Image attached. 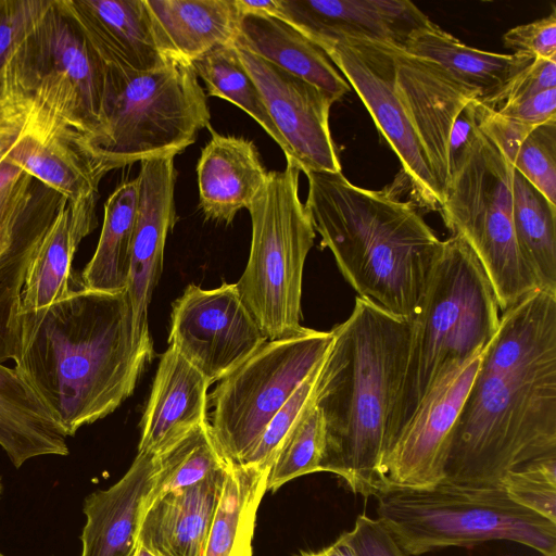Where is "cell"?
I'll return each instance as SVG.
<instances>
[{"label":"cell","mask_w":556,"mask_h":556,"mask_svg":"<svg viewBox=\"0 0 556 556\" xmlns=\"http://www.w3.org/2000/svg\"><path fill=\"white\" fill-rule=\"evenodd\" d=\"M556 456V293L503 312L452 430L445 478L500 486L510 470Z\"/></svg>","instance_id":"6da1fadb"},{"label":"cell","mask_w":556,"mask_h":556,"mask_svg":"<svg viewBox=\"0 0 556 556\" xmlns=\"http://www.w3.org/2000/svg\"><path fill=\"white\" fill-rule=\"evenodd\" d=\"M153 355L136 343L126 290L81 286L46 308L18 314L14 369L67 437L119 407Z\"/></svg>","instance_id":"7a4b0ae2"},{"label":"cell","mask_w":556,"mask_h":556,"mask_svg":"<svg viewBox=\"0 0 556 556\" xmlns=\"http://www.w3.org/2000/svg\"><path fill=\"white\" fill-rule=\"evenodd\" d=\"M331 333L315 386V404L325 422L319 471L342 478L354 493L375 496L410 325L357 295L351 315Z\"/></svg>","instance_id":"3957f363"},{"label":"cell","mask_w":556,"mask_h":556,"mask_svg":"<svg viewBox=\"0 0 556 556\" xmlns=\"http://www.w3.org/2000/svg\"><path fill=\"white\" fill-rule=\"evenodd\" d=\"M305 175V210L344 279L358 296L409 321L443 241L409 201L355 186L342 172Z\"/></svg>","instance_id":"277c9868"},{"label":"cell","mask_w":556,"mask_h":556,"mask_svg":"<svg viewBox=\"0 0 556 556\" xmlns=\"http://www.w3.org/2000/svg\"><path fill=\"white\" fill-rule=\"evenodd\" d=\"M498 311L477 256L460 236L452 235L442 243L422 300L409 320L407 358L389 415L383 453L440 377L485 349L497 331Z\"/></svg>","instance_id":"5b68a950"},{"label":"cell","mask_w":556,"mask_h":556,"mask_svg":"<svg viewBox=\"0 0 556 556\" xmlns=\"http://www.w3.org/2000/svg\"><path fill=\"white\" fill-rule=\"evenodd\" d=\"M375 496L377 519L407 556L492 540L556 556V523L511 501L501 485L442 480L422 489H386Z\"/></svg>","instance_id":"8992f818"},{"label":"cell","mask_w":556,"mask_h":556,"mask_svg":"<svg viewBox=\"0 0 556 556\" xmlns=\"http://www.w3.org/2000/svg\"><path fill=\"white\" fill-rule=\"evenodd\" d=\"M104 65V135L97 151L116 168L176 156L210 127L206 94L191 64L173 60L148 72Z\"/></svg>","instance_id":"52a82bcc"},{"label":"cell","mask_w":556,"mask_h":556,"mask_svg":"<svg viewBox=\"0 0 556 556\" xmlns=\"http://www.w3.org/2000/svg\"><path fill=\"white\" fill-rule=\"evenodd\" d=\"M248 208L252 238L245 269L236 288L267 340L301 332L302 279L315 230L299 195L300 169L286 159Z\"/></svg>","instance_id":"ba28073f"},{"label":"cell","mask_w":556,"mask_h":556,"mask_svg":"<svg viewBox=\"0 0 556 556\" xmlns=\"http://www.w3.org/2000/svg\"><path fill=\"white\" fill-rule=\"evenodd\" d=\"M513 173L506 155L481 130L439 208L446 228L477 256L503 312L540 290L515 237Z\"/></svg>","instance_id":"9c48e42d"},{"label":"cell","mask_w":556,"mask_h":556,"mask_svg":"<svg viewBox=\"0 0 556 556\" xmlns=\"http://www.w3.org/2000/svg\"><path fill=\"white\" fill-rule=\"evenodd\" d=\"M0 141L8 148V161L68 201L73 233L80 243L97 227L99 185L115 165L34 91L0 100Z\"/></svg>","instance_id":"30bf717a"},{"label":"cell","mask_w":556,"mask_h":556,"mask_svg":"<svg viewBox=\"0 0 556 556\" xmlns=\"http://www.w3.org/2000/svg\"><path fill=\"white\" fill-rule=\"evenodd\" d=\"M331 331L304 328L267 340L254 354L219 380L208 400L212 437L224 459L240 464L296 388L324 361Z\"/></svg>","instance_id":"8fae6325"},{"label":"cell","mask_w":556,"mask_h":556,"mask_svg":"<svg viewBox=\"0 0 556 556\" xmlns=\"http://www.w3.org/2000/svg\"><path fill=\"white\" fill-rule=\"evenodd\" d=\"M321 49L354 88L399 157L418 205L439 211L443 194L401 97L391 45L349 38Z\"/></svg>","instance_id":"7c38bea8"},{"label":"cell","mask_w":556,"mask_h":556,"mask_svg":"<svg viewBox=\"0 0 556 556\" xmlns=\"http://www.w3.org/2000/svg\"><path fill=\"white\" fill-rule=\"evenodd\" d=\"M266 337L242 304L236 283H190L173 303L168 344L210 384L254 354Z\"/></svg>","instance_id":"4fadbf2b"},{"label":"cell","mask_w":556,"mask_h":556,"mask_svg":"<svg viewBox=\"0 0 556 556\" xmlns=\"http://www.w3.org/2000/svg\"><path fill=\"white\" fill-rule=\"evenodd\" d=\"M482 352L444 372L425 395L383 453L378 492L429 488L444 480L451 433Z\"/></svg>","instance_id":"5bb4252c"},{"label":"cell","mask_w":556,"mask_h":556,"mask_svg":"<svg viewBox=\"0 0 556 556\" xmlns=\"http://www.w3.org/2000/svg\"><path fill=\"white\" fill-rule=\"evenodd\" d=\"M287 152L301 172L340 173L339 153L329 127L334 102L315 85L239 48Z\"/></svg>","instance_id":"9a60e30c"},{"label":"cell","mask_w":556,"mask_h":556,"mask_svg":"<svg viewBox=\"0 0 556 556\" xmlns=\"http://www.w3.org/2000/svg\"><path fill=\"white\" fill-rule=\"evenodd\" d=\"M174 157L164 155L141 161L136 178L138 204L126 292L136 343L151 351L148 307L162 274L166 238L176 222Z\"/></svg>","instance_id":"2e32d148"},{"label":"cell","mask_w":556,"mask_h":556,"mask_svg":"<svg viewBox=\"0 0 556 556\" xmlns=\"http://www.w3.org/2000/svg\"><path fill=\"white\" fill-rule=\"evenodd\" d=\"M28 48L33 72L60 79L75 94L97 149L104 135L105 65L59 0H50Z\"/></svg>","instance_id":"e0dca14e"},{"label":"cell","mask_w":556,"mask_h":556,"mask_svg":"<svg viewBox=\"0 0 556 556\" xmlns=\"http://www.w3.org/2000/svg\"><path fill=\"white\" fill-rule=\"evenodd\" d=\"M401 97L444 195L450 180L447 144L452 125L476 91L439 63L392 46Z\"/></svg>","instance_id":"ac0fdd59"},{"label":"cell","mask_w":556,"mask_h":556,"mask_svg":"<svg viewBox=\"0 0 556 556\" xmlns=\"http://www.w3.org/2000/svg\"><path fill=\"white\" fill-rule=\"evenodd\" d=\"M320 48L367 39L403 48L430 20L408 0H279V16Z\"/></svg>","instance_id":"d6986e66"},{"label":"cell","mask_w":556,"mask_h":556,"mask_svg":"<svg viewBox=\"0 0 556 556\" xmlns=\"http://www.w3.org/2000/svg\"><path fill=\"white\" fill-rule=\"evenodd\" d=\"M104 63L148 72L175 60L165 51L147 0H59Z\"/></svg>","instance_id":"ffe728a7"},{"label":"cell","mask_w":556,"mask_h":556,"mask_svg":"<svg viewBox=\"0 0 556 556\" xmlns=\"http://www.w3.org/2000/svg\"><path fill=\"white\" fill-rule=\"evenodd\" d=\"M155 468V454L138 453L116 483L85 498L80 556H132Z\"/></svg>","instance_id":"44dd1931"},{"label":"cell","mask_w":556,"mask_h":556,"mask_svg":"<svg viewBox=\"0 0 556 556\" xmlns=\"http://www.w3.org/2000/svg\"><path fill=\"white\" fill-rule=\"evenodd\" d=\"M208 129L211 140L197 164L199 207L206 219L228 225L250 207L269 172L252 140Z\"/></svg>","instance_id":"7402d4cb"},{"label":"cell","mask_w":556,"mask_h":556,"mask_svg":"<svg viewBox=\"0 0 556 556\" xmlns=\"http://www.w3.org/2000/svg\"><path fill=\"white\" fill-rule=\"evenodd\" d=\"M211 384L168 348L161 356L140 422L138 453L159 454L207 420Z\"/></svg>","instance_id":"603a6c76"},{"label":"cell","mask_w":556,"mask_h":556,"mask_svg":"<svg viewBox=\"0 0 556 556\" xmlns=\"http://www.w3.org/2000/svg\"><path fill=\"white\" fill-rule=\"evenodd\" d=\"M227 469L156 500L142 515L138 543L159 556H203Z\"/></svg>","instance_id":"cb8c5ba5"},{"label":"cell","mask_w":556,"mask_h":556,"mask_svg":"<svg viewBox=\"0 0 556 556\" xmlns=\"http://www.w3.org/2000/svg\"><path fill=\"white\" fill-rule=\"evenodd\" d=\"M235 45L315 85L334 102L351 90L326 52L280 17L242 14Z\"/></svg>","instance_id":"d4e9b609"},{"label":"cell","mask_w":556,"mask_h":556,"mask_svg":"<svg viewBox=\"0 0 556 556\" xmlns=\"http://www.w3.org/2000/svg\"><path fill=\"white\" fill-rule=\"evenodd\" d=\"M159 38L175 60L191 64L235 42L241 20L236 0H147Z\"/></svg>","instance_id":"484cf974"},{"label":"cell","mask_w":556,"mask_h":556,"mask_svg":"<svg viewBox=\"0 0 556 556\" xmlns=\"http://www.w3.org/2000/svg\"><path fill=\"white\" fill-rule=\"evenodd\" d=\"M67 438L29 384L0 363V446L14 467L38 456L67 455Z\"/></svg>","instance_id":"4316f807"},{"label":"cell","mask_w":556,"mask_h":556,"mask_svg":"<svg viewBox=\"0 0 556 556\" xmlns=\"http://www.w3.org/2000/svg\"><path fill=\"white\" fill-rule=\"evenodd\" d=\"M402 49L439 63L458 81L476 91L483 105H488L535 60L516 53L500 54L468 47L431 21L414 30Z\"/></svg>","instance_id":"83f0119b"},{"label":"cell","mask_w":556,"mask_h":556,"mask_svg":"<svg viewBox=\"0 0 556 556\" xmlns=\"http://www.w3.org/2000/svg\"><path fill=\"white\" fill-rule=\"evenodd\" d=\"M78 245L71 205L59 195L26 271L18 314L46 308L75 290L72 262Z\"/></svg>","instance_id":"f1b7e54d"},{"label":"cell","mask_w":556,"mask_h":556,"mask_svg":"<svg viewBox=\"0 0 556 556\" xmlns=\"http://www.w3.org/2000/svg\"><path fill=\"white\" fill-rule=\"evenodd\" d=\"M137 204V179L122 182L108 198L96 251L81 273L85 288L112 293L126 290Z\"/></svg>","instance_id":"f546056e"},{"label":"cell","mask_w":556,"mask_h":556,"mask_svg":"<svg viewBox=\"0 0 556 556\" xmlns=\"http://www.w3.org/2000/svg\"><path fill=\"white\" fill-rule=\"evenodd\" d=\"M268 470L228 463L203 556H241L252 544L256 513L267 491Z\"/></svg>","instance_id":"4dcf8cb0"},{"label":"cell","mask_w":556,"mask_h":556,"mask_svg":"<svg viewBox=\"0 0 556 556\" xmlns=\"http://www.w3.org/2000/svg\"><path fill=\"white\" fill-rule=\"evenodd\" d=\"M513 222L519 251L539 289L556 293V205L515 169Z\"/></svg>","instance_id":"1f68e13d"},{"label":"cell","mask_w":556,"mask_h":556,"mask_svg":"<svg viewBox=\"0 0 556 556\" xmlns=\"http://www.w3.org/2000/svg\"><path fill=\"white\" fill-rule=\"evenodd\" d=\"M211 97L229 101L243 110L277 142L283 153L286 143L273 123L261 92L241 62L235 42L218 46L191 62Z\"/></svg>","instance_id":"d6a6232c"},{"label":"cell","mask_w":556,"mask_h":556,"mask_svg":"<svg viewBox=\"0 0 556 556\" xmlns=\"http://www.w3.org/2000/svg\"><path fill=\"white\" fill-rule=\"evenodd\" d=\"M155 456L154 480L143 513L162 496L192 486L228 464L215 444L208 420Z\"/></svg>","instance_id":"836d02e7"},{"label":"cell","mask_w":556,"mask_h":556,"mask_svg":"<svg viewBox=\"0 0 556 556\" xmlns=\"http://www.w3.org/2000/svg\"><path fill=\"white\" fill-rule=\"evenodd\" d=\"M325 448V422L314 401L283 440L267 476V491L288 481L319 471Z\"/></svg>","instance_id":"e575fe53"},{"label":"cell","mask_w":556,"mask_h":556,"mask_svg":"<svg viewBox=\"0 0 556 556\" xmlns=\"http://www.w3.org/2000/svg\"><path fill=\"white\" fill-rule=\"evenodd\" d=\"M500 485L511 501L556 523V456L508 471Z\"/></svg>","instance_id":"d590c367"},{"label":"cell","mask_w":556,"mask_h":556,"mask_svg":"<svg viewBox=\"0 0 556 556\" xmlns=\"http://www.w3.org/2000/svg\"><path fill=\"white\" fill-rule=\"evenodd\" d=\"M50 0H0V85L22 65L28 38Z\"/></svg>","instance_id":"8d00e7d4"},{"label":"cell","mask_w":556,"mask_h":556,"mask_svg":"<svg viewBox=\"0 0 556 556\" xmlns=\"http://www.w3.org/2000/svg\"><path fill=\"white\" fill-rule=\"evenodd\" d=\"M34 177L10 161L0 165V257L12 247L18 230L39 204Z\"/></svg>","instance_id":"74e56055"},{"label":"cell","mask_w":556,"mask_h":556,"mask_svg":"<svg viewBox=\"0 0 556 556\" xmlns=\"http://www.w3.org/2000/svg\"><path fill=\"white\" fill-rule=\"evenodd\" d=\"M511 165L556 205V119L531 130L519 146Z\"/></svg>","instance_id":"f35d334b"},{"label":"cell","mask_w":556,"mask_h":556,"mask_svg":"<svg viewBox=\"0 0 556 556\" xmlns=\"http://www.w3.org/2000/svg\"><path fill=\"white\" fill-rule=\"evenodd\" d=\"M323 363L324 361L296 388L287 403L269 421L252 452L238 465L253 466L269 471L283 440L315 399V386Z\"/></svg>","instance_id":"ab89813d"},{"label":"cell","mask_w":556,"mask_h":556,"mask_svg":"<svg viewBox=\"0 0 556 556\" xmlns=\"http://www.w3.org/2000/svg\"><path fill=\"white\" fill-rule=\"evenodd\" d=\"M503 43L516 54L532 59H556V11L507 30Z\"/></svg>","instance_id":"60d3db41"},{"label":"cell","mask_w":556,"mask_h":556,"mask_svg":"<svg viewBox=\"0 0 556 556\" xmlns=\"http://www.w3.org/2000/svg\"><path fill=\"white\" fill-rule=\"evenodd\" d=\"M556 88V59H535L485 105L497 111L504 105Z\"/></svg>","instance_id":"b9f144b4"},{"label":"cell","mask_w":556,"mask_h":556,"mask_svg":"<svg viewBox=\"0 0 556 556\" xmlns=\"http://www.w3.org/2000/svg\"><path fill=\"white\" fill-rule=\"evenodd\" d=\"M484 110L485 106L478 99H472L456 116L450 131L447 144L450 179L460 167L475 140L481 132Z\"/></svg>","instance_id":"7bdbcfd3"},{"label":"cell","mask_w":556,"mask_h":556,"mask_svg":"<svg viewBox=\"0 0 556 556\" xmlns=\"http://www.w3.org/2000/svg\"><path fill=\"white\" fill-rule=\"evenodd\" d=\"M345 534L356 556H407L388 529L366 515H359Z\"/></svg>","instance_id":"ee69618b"},{"label":"cell","mask_w":556,"mask_h":556,"mask_svg":"<svg viewBox=\"0 0 556 556\" xmlns=\"http://www.w3.org/2000/svg\"><path fill=\"white\" fill-rule=\"evenodd\" d=\"M533 128L485 106L481 130L506 155L510 164L519 146Z\"/></svg>","instance_id":"f6af8a7d"},{"label":"cell","mask_w":556,"mask_h":556,"mask_svg":"<svg viewBox=\"0 0 556 556\" xmlns=\"http://www.w3.org/2000/svg\"><path fill=\"white\" fill-rule=\"evenodd\" d=\"M555 109L556 88H552L504 105L495 112L519 123L536 127L556 119Z\"/></svg>","instance_id":"bcb514c9"},{"label":"cell","mask_w":556,"mask_h":556,"mask_svg":"<svg viewBox=\"0 0 556 556\" xmlns=\"http://www.w3.org/2000/svg\"><path fill=\"white\" fill-rule=\"evenodd\" d=\"M241 14H264L279 16V0H236Z\"/></svg>","instance_id":"7dc6e473"},{"label":"cell","mask_w":556,"mask_h":556,"mask_svg":"<svg viewBox=\"0 0 556 556\" xmlns=\"http://www.w3.org/2000/svg\"><path fill=\"white\" fill-rule=\"evenodd\" d=\"M305 556H356L350 545L345 532L342 533L332 544L318 552H304Z\"/></svg>","instance_id":"c3c4849f"},{"label":"cell","mask_w":556,"mask_h":556,"mask_svg":"<svg viewBox=\"0 0 556 556\" xmlns=\"http://www.w3.org/2000/svg\"><path fill=\"white\" fill-rule=\"evenodd\" d=\"M132 556H159L153 551L149 549L148 547L143 546L140 543H137L136 549L132 554Z\"/></svg>","instance_id":"681fc988"},{"label":"cell","mask_w":556,"mask_h":556,"mask_svg":"<svg viewBox=\"0 0 556 556\" xmlns=\"http://www.w3.org/2000/svg\"><path fill=\"white\" fill-rule=\"evenodd\" d=\"M7 151H8V148L5 144H3L1 141H0V165L7 161Z\"/></svg>","instance_id":"f907efd6"},{"label":"cell","mask_w":556,"mask_h":556,"mask_svg":"<svg viewBox=\"0 0 556 556\" xmlns=\"http://www.w3.org/2000/svg\"><path fill=\"white\" fill-rule=\"evenodd\" d=\"M241 556H252V544H249L244 551L242 552Z\"/></svg>","instance_id":"816d5d0a"},{"label":"cell","mask_w":556,"mask_h":556,"mask_svg":"<svg viewBox=\"0 0 556 556\" xmlns=\"http://www.w3.org/2000/svg\"><path fill=\"white\" fill-rule=\"evenodd\" d=\"M1 491H2V484H1V478H0V494H1Z\"/></svg>","instance_id":"f5cc1de1"},{"label":"cell","mask_w":556,"mask_h":556,"mask_svg":"<svg viewBox=\"0 0 556 556\" xmlns=\"http://www.w3.org/2000/svg\"><path fill=\"white\" fill-rule=\"evenodd\" d=\"M300 556H305V555H304V552H303V553H301V555H300Z\"/></svg>","instance_id":"db71d44e"},{"label":"cell","mask_w":556,"mask_h":556,"mask_svg":"<svg viewBox=\"0 0 556 556\" xmlns=\"http://www.w3.org/2000/svg\"><path fill=\"white\" fill-rule=\"evenodd\" d=\"M0 556H4V555L0 552Z\"/></svg>","instance_id":"11a10c76"}]
</instances>
